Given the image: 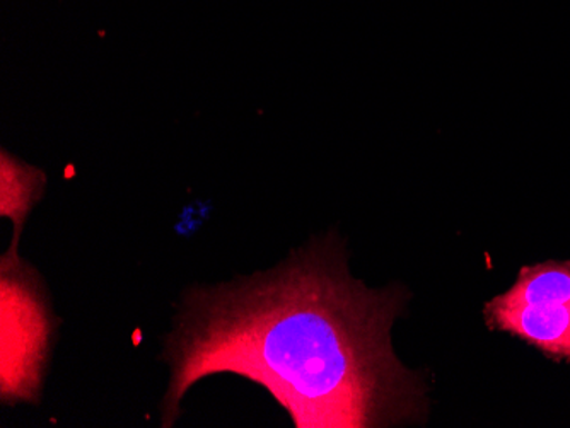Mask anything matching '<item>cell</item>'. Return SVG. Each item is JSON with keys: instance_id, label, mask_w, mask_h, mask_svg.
<instances>
[{"instance_id": "cell-1", "label": "cell", "mask_w": 570, "mask_h": 428, "mask_svg": "<svg viewBox=\"0 0 570 428\" xmlns=\"http://www.w3.org/2000/svg\"><path fill=\"white\" fill-rule=\"evenodd\" d=\"M400 287L348 273L335 236L233 282L185 290L163 360V427L205 377L236 374L267 389L296 428L392 427L424 414V385L396 359Z\"/></svg>"}, {"instance_id": "cell-2", "label": "cell", "mask_w": 570, "mask_h": 428, "mask_svg": "<svg viewBox=\"0 0 570 428\" xmlns=\"http://www.w3.org/2000/svg\"><path fill=\"white\" fill-rule=\"evenodd\" d=\"M9 246L0 258V401H40L50 364L56 318L47 290L30 263Z\"/></svg>"}, {"instance_id": "cell-3", "label": "cell", "mask_w": 570, "mask_h": 428, "mask_svg": "<svg viewBox=\"0 0 570 428\" xmlns=\"http://www.w3.org/2000/svg\"><path fill=\"white\" fill-rule=\"evenodd\" d=\"M487 325L570 362V261L521 268L508 292L485 305Z\"/></svg>"}, {"instance_id": "cell-4", "label": "cell", "mask_w": 570, "mask_h": 428, "mask_svg": "<svg viewBox=\"0 0 570 428\" xmlns=\"http://www.w3.org/2000/svg\"><path fill=\"white\" fill-rule=\"evenodd\" d=\"M45 176L14 158L2 155V188H0V216L12 220L11 245L19 246L28 213L43 193Z\"/></svg>"}]
</instances>
